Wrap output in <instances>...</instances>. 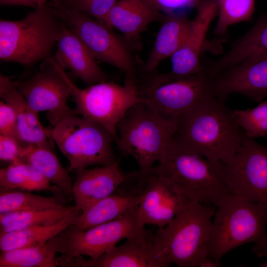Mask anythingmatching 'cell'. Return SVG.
Wrapping results in <instances>:
<instances>
[{
  "label": "cell",
  "mask_w": 267,
  "mask_h": 267,
  "mask_svg": "<svg viewBox=\"0 0 267 267\" xmlns=\"http://www.w3.org/2000/svg\"><path fill=\"white\" fill-rule=\"evenodd\" d=\"M244 134L232 110L213 96L179 120L173 139L212 162L222 164L237 152Z\"/></svg>",
  "instance_id": "cell-1"
},
{
  "label": "cell",
  "mask_w": 267,
  "mask_h": 267,
  "mask_svg": "<svg viewBox=\"0 0 267 267\" xmlns=\"http://www.w3.org/2000/svg\"><path fill=\"white\" fill-rule=\"evenodd\" d=\"M148 173L164 179L186 199L206 205L216 207L224 196L232 193L221 164L212 162L173 138L158 165Z\"/></svg>",
  "instance_id": "cell-2"
},
{
  "label": "cell",
  "mask_w": 267,
  "mask_h": 267,
  "mask_svg": "<svg viewBox=\"0 0 267 267\" xmlns=\"http://www.w3.org/2000/svg\"><path fill=\"white\" fill-rule=\"evenodd\" d=\"M267 206L229 193L220 200L212 220L208 257L218 261L227 252L254 243V253L267 247Z\"/></svg>",
  "instance_id": "cell-3"
},
{
  "label": "cell",
  "mask_w": 267,
  "mask_h": 267,
  "mask_svg": "<svg viewBox=\"0 0 267 267\" xmlns=\"http://www.w3.org/2000/svg\"><path fill=\"white\" fill-rule=\"evenodd\" d=\"M216 207L206 205L183 197L174 219L158 228L153 240L169 266L198 267L208 257L212 218Z\"/></svg>",
  "instance_id": "cell-4"
},
{
  "label": "cell",
  "mask_w": 267,
  "mask_h": 267,
  "mask_svg": "<svg viewBox=\"0 0 267 267\" xmlns=\"http://www.w3.org/2000/svg\"><path fill=\"white\" fill-rule=\"evenodd\" d=\"M62 24L46 4L19 20L0 19V60L29 67L50 57Z\"/></svg>",
  "instance_id": "cell-5"
},
{
  "label": "cell",
  "mask_w": 267,
  "mask_h": 267,
  "mask_svg": "<svg viewBox=\"0 0 267 267\" xmlns=\"http://www.w3.org/2000/svg\"><path fill=\"white\" fill-rule=\"evenodd\" d=\"M178 122L162 117L144 102L131 107L117 126L116 144L121 154L137 162L141 175L147 174L165 153Z\"/></svg>",
  "instance_id": "cell-6"
},
{
  "label": "cell",
  "mask_w": 267,
  "mask_h": 267,
  "mask_svg": "<svg viewBox=\"0 0 267 267\" xmlns=\"http://www.w3.org/2000/svg\"><path fill=\"white\" fill-rule=\"evenodd\" d=\"M138 88L143 102L148 107L164 119L178 123L196 106L216 96L212 78L204 70L187 76L170 72L157 74Z\"/></svg>",
  "instance_id": "cell-7"
},
{
  "label": "cell",
  "mask_w": 267,
  "mask_h": 267,
  "mask_svg": "<svg viewBox=\"0 0 267 267\" xmlns=\"http://www.w3.org/2000/svg\"><path fill=\"white\" fill-rule=\"evenodd\" d=\"M50 134L67 158L70 172L77 173L117 160L112 135L100 125L82 116L73 114L64 117L50 130Z\"/></svg>",
  "instance_id": "cell-8"
},
{
  "label": "cell",
  "mask_w": 267,
  "mask_h": 267,
  "mask_svg": "<svg viewBox=\"0 0 267 267\" xmlns=\"http://www.w3.org/2000/svg\"><path fill=\"white\" fill-rule=\"evenodd\" d=\"M71 96L76 114L102 126L116 143L119 123L131 107L143 102L137 82L128 78L123 85L107 81L80 89L74 84Z\"/></svg>",
  "instance_id": "cell-9"
},
{
  "label": "cell",
  "mask_w": 267,
  "mask_h": 267,
  "mask_svg": "<svg viewBox=\"0 0 267 267\" xmlns=\"http://www.w3.org/2000/svg\"><path fill=\"white\" fill-rule=\"evenodd\" d=\"M53 12L83 41L93 57L122 71L137 81L129 44L113 29L76 9L50 4Z\"/></svg>",
  "instance_id": "cell-10"
},
{
  "label": "cell",
  "mask_w": 267,
  "mask_h": 267,
  "mask_svg": "<svg viewBox=\"0 0 267 267\" xmlns=\"http://www.w3.org/2000/svg\"><path fill=\"white\" fill-rule=\"evenodd\" d=\"M44 61L32 77L13 83L35 111L47 112V119L53 127L64 117L76 114L67 104L74 83L54 57Z\"/></svg>",
  "instance_id": "cell-11"
},
{
  "label": "cell",
  "mask_w": 267,
  "mask_h": 267,
  "mask_svg": "<svg viewBox=\"0 0 267 267\" xmlns=\"http://www.w3.org/2000/svg\"><path fill=\"white\" fill-rule=\"evenodd\" d=\"M221 166L232 193L267 206V146L245 134L238 150Z\"/></svg>",
  "instance_id": "cell-12"
},
{
  "label": "cell",
  "mask_w": 267,
  "mask_h": 267,
  "mask_svg": "<svg viewBox=\"0 0 267 267\" xmlns=\"http://www.w3.org/2000/svg\"><path fill=\"white\" fill-rule=\"evenodd\" d=\"M138 211V205L115 220L83 231L68 227L67 248L63 255H87L95 260L121 240L146 232L148 230L139 221Z\"/></svg>",
  "instance_id": "cell-13"
},
{
  "label": "cell",
  "mask_w": 267,
  "mask_h": 267,
  "mask_svg": "<svg viewBox=\"0 0 267 267\" xmlns=\"http://www.w3.org/2000/svg\"><path fill=\"white\" fill-rule=\"evenodd\" d=\"M152 230L126 239L98 258L87 260L82 255L68 257V267H167L170 266L157 249Z\"/></svg>",
  "instance_id": "cell-14"
},
{
  "label": "cell",
  "mask_w": 267,
  "mask_h": 267,
  "mask_svg": "<svg viewBox=\"0 0 267 267\" xmlns=\"http://www.w3.org/2000/svg\"><path fill=\"white\" fill-rule=\"evenodd\" d=\"M215 95L222 101L234 93L257 102L267 97V53L251 57L212 77Z\"/></svg>",
  "instance_id": "cell-15"
},
{
  "label": "cell",
  "mask_w": 267,
  "mask_h": 267,
  "mask_svg": "<svg viewBox=\"0 0 267 267\" xmlns=\"http://www.w3.org/2000/svg\"><path fill=\"white\" fill-rule=\"evenodd\" d=\"M144 186L141 191L138 205L140 222L156 226H166L175 217L183 199L174 187L164 179L153 174H139Z\"/></svg>",
  "instance_id": "cell-16"
},
{
  "label": "cell",
  "mask_w": 267,
  "mask_h": 267,
  "mask_svg": "<svg viewBox=\"0 0 267 267\" xmlns=\"http://www.w3.org/2000/svg\"><path fill=\"white\" fill-rule=\"evenodd\" d=\"M190 33L180 47L172 56V70L178 76L196 74L203 70L200 56L209 27L218 15V0H205L196 7Z\"/></svg>",
  "instance_id": "cell-17"
},
{
  "label": "cell",
  "mask_w": 267,
  "mask_h": 267,
  "mask_svg": "<svg viewBox=\"0 0 267 267\" xmlns=\"http://www.w3.org/2000/svg\"><path fill=\"white\" fill-rule=\"evenodd\" d=\"M132 175H125L121 172L117 159L106 165L88 168L77 172L72 187L76 209L83 212L114 193Z\"/></svg>",
  "instance_id": "cell-18"
},
{
  "label": "cell",
  "mask_w": 267,
  "mask_h": 267,
  "mask_svg": "<svg viewBox=\"0 0 267 267\" xmlns=\"http://www.w3.org/2000/svg\"><path fill=\"white\" fill-rule=\"evenodd\" d=\"M56 43L54 58L62 68L70 70L88 86L108 81L84 43L63 21Z\"/></svg>",
  "instance_id": "cell-19"
},
{
  "label": "cell",
  "mask_w": 267,
  "mask_h": 267,
  "mask_svg": "<svg viewBox=\"0 0 267 267\" xmlns=\"http://www.w3.org/2000/svg\"><path fill=\"white\" fill-rule=\"evenodd\" d=\"M0 96L14 109L20 141L24 146L33 144L53 149L50 130H46L39 119V113L29 105L10 79L0 75Z\"/></svg>",
  "instance_id": "cell-20"
},
{
  "label": "cell",
  "mask_w": 267,
  "mask_h": 267,
  "mask_svg": "<svg viewBox=\"0 0 267 267\" xmlns=\"http://www.w3.org/2000/svg\"><path fill=\"white\" fill-rule=\"evenodd\" d=\"M163 17L148 0H117L108 13L105 25L121 32L129 44L137 40L151 23Z\"/></svg>",
  "instance_id": "cell-21"
},
{
  "label": "cell",
  "mask_w": 267,
  "mask_h": 267,
  "mask_svg": "<svg viewBox=\"0 0 267 267\" xmlns=\"http://www.w3.org/2000/svg\"><path fill=\"white\" fill-rule=\"evenodd\" d=\"M265 53H267V14L259 18L246 34L233 42L223 56L204 65V70L213 77L251 57Z\"/></svg>",
  "instance_id": "cell-22"
},
{
  "label": "cell",
  "mask_w": 267,
  "mask_h": 267,
  "mask_svg": "<svg viewBox=\"0 0 267 267\" xmlns=\"http://www.w3.org/2000/svg\"><path fill=\"white\" fill-rule=\"evenodd\" d=\"M154 46L145 63V70L154 71L164 59L180 47L191 30L192 21L184 13L165 14Z\"/></svg>",
  "instance_id": "cell-23"
},
{
  "label": "cell",
  "mask_w": 267,
  "mask_h": 267,
  "mask_svg": "<svg viewBox=\"0 0 267 267\" xmlns=\"http://www.w3.org/2000/svg\"><path fill=\"white\" fill-rule=\"evenodd\" d=\"M67 240L65 229L44 244L1 252L0 267H57L56 256L65 253Z\"/></svg>",
  "instance_id": "cell-24"
},
{
  "label": "cell",
  "mask_w": 267,
  "mask_h": 267,
  "mask_svg": "<svg viewBox=\"0 0 267 267\" xmlns=\"http://www.w3.org/2000/svg\"><path fill=\"white\" fill-rule=\"evenodd\" d=\"M142 197L137 194H112L82 212L74 224L69 228L83 231L117 219L139 205Z\"/></svg>",
  "instance_id": "cell-25"
},
{
  "label": "cell",
  "mask_w": 267,
  "mask_h": 267,
  "mask_svg": "<svg viewBox=\"0 0 267 267\" xmlns=\"http://www.w3.org/2000/svg\"><path fill=\"white\" fill-rule=\"evenodd\" d=\"M82 212L75 210L55 223L36 225L7 232L0 236L1 252L39 246L75 224Z\"/></svg>",
  "instance_id": "cell-26"
},
{
  "label": "cell",
  "mask_w": 267,
  "mask_h": 267,
  "mask_svg": "<svg viewBox=\"0 0 267 267\" xmlns=\"http://www.w3.org/2000/svg\"><path fill=\"white\" fill-rule=\"evenodd\" d=\"M18 162L33 166L50 182L59 187L66 196H72L73 183L69 171L61 165L52 148L33 144L24 146Z\"/></svg>",
  "instance_id": "cell-27"
},
{
  "label": "cell",
  "mask_w": 267,
  "mask_h": 267,
  "mask_svg": "<svg viewBox=\"0 0 267 267\" xmlns=\"http://www.w3.org/2000/svg\"><path fill=\"white\" fill-rule=\"evenodd\" d=\"M54 195L45 197L13 190L0 191V214L26 211L44 210L66 205V196L58 186L52 191Z\"/></svg>",
  "instance_id": "cell-28"
},
{
  "label": "cell",
  "mask_w": 267,
  "mask_h": 267,
  "mask_svg": "<svg viewBox=\"0 0 267 267\" xmlns=\"http://www.w3.org/2000/svg\"><path fill=\"white\" fill-rule=\"evenodd\" d=\"M75 210V206L66 205L47 210L0 214V236L28 227L55 223Z\"/></svg>",
  "instance_id": "cell-29"
},
{
  "label": "cell",
  "mask_w": 267,
  "mask_h": 267,
  "mask_svg": "<svg viewBox=\"0 0 267 267\" xmlns=\"http://www.w3.org/2000/svg\"><path fill=\"white\" fill-rule=\"evenodd\" d=\"M50 182L30 164L16 162L0 170V191L51 190Z\"/></svg>",
  "instance_id": "cell-30"
},
{
  "label": "cell",
  "mask_w": 267,
  "mask_h": 267,
  "mask_svg": "<svg viewBox=\"0 0 267 267\" xmlns=\"http://www.w3.org/2000/svg\"><path fill=\"white\" fill-rule=\"evenodd\" d=\"M218 18L214 34L221 37L231 25L252 19L255 0H218Z\"/></svg>",
  "instance_id": "cell-31"
},
{
  "label": "cell",
  "mask_w": 267,
  "mask_h": 267,
  "mask_svg": "<svg viewBox=\"0 0 267 267\" xmlns=\"http://www.w3.org/2000/svg\"><path fill=\"white\" fill-rule=\"evenodd\" d=\"M235 121L246 135L254 138L267 135V100L256 107L232 110Z\"/></svg>",
  "instance_id": "cell-32"
},
{
  "label": "cell",
  "mask_w": 267,
  "mask_h": 267,
  "mask_svg": "<svg viewBox=\"0 0 267 267\" xmlns=\"http://www.w3.org/2000/svg\"><path fill=\"white\" fill-rule=\"evenodd\" d=\"M117 0H63L61 4L83 12L105 25L108 13Z\"/></svg>",
  "instance_id": "cell-33"
},
{
  "label": "cell",
  "mask_w": 267,
  "mask_h": 267,
  "mask_svg": "<svg viewBox=\"0 0 267 267\" xmlns=\"http://www.w3.org/2000/svg\"><path fill=\"white\" fill-rule=\"evenodd\" d=\"M0 134L15 138L21 143L15 112L13 108L3 100L0 101Z\"/></svg>",
  "instance_id": "cell-34"
},
{
  "label": "cell",
  "mask_w": 267,
  "mask_h": 267,
  "mask_svg": "<svg viewBox=\"0 0 267 267\" xmlns=\"http://www.w3.org/2000/svg\"><path fill=\"white\" fill-rule=\"evenodd\" d=\"M155 7L165 14L182 13L196 7L205 0H148Z\"/></svg>",
  "instance_id": "cell-35"
},
{
  "label": "cell",
  "mask_w": 267,
  "mask_h": 267,
  "mask_svg": "<svg viewBox=\"0 0 267 267\" xmlns=\"http://www.w3.org/2000/svg\"><path fill=\"white\" fill-rule=\"evenodd\" d=\"M23 146L15 138L0 134V159L11 164L18 162Z\"/></svg>",
  "instance_id": "cell-36"
},
{
  "label": "cell",
  "mask_w": 267,
  "mask_h": 267,
  "mask_svg": "<svg viewBox=\"0 0 267 267\" xmlns=\"http://www.w3.org/2000/svg\"><path fill=\"white\" fill-rule=\"evenodd\" d=\"M0 4L2 5H20L37 8L38 4L31 0H0Z\"/></svg>",
  "instance_id": "cell-37"
},
{
  "label": "cell",
  "mask_w": 267,
  "mask_h": 267,
  "mask_svg": "<svg viewBox=\"0 0 267 267\" xmlns=\"http://www.w3.org/2000/svg\"><path fill=\"white\" fill-rule=\"evenodd\" d=\"M222 266L220 261L214 260L208 257L202 260L199 263V267H219Z\"/></svg>",
  "instance_id": "cell-38"
},
{
  "label": "cell",
  "mask_w": 267,
  "mask_h": 267,
  "mask_svg": "<svg viewBox=\"0 0 267 267\" xmlns=\"http://www.w3.org/2000/svg\"><path fill=\"white\" fill-rule=\"evenodd\" d=\"M32 1L36 2L38 4V7L42 5L46 4V2L48 0H31ZM53 1V4H61L63 0H52Z\"/></svg>",
  "instance_id": "cell-39"
},
{
  "label": "cell",
  "mask_w": 267,
  "mask_h": 267,
  "mask_svg": "<svg viewBox=\"0 0 267 267\" xmlns=\"http://www.w3.org/2000/svg\"><path fill=\"white\" fill-rule=\"evenodd\" d=\"M255 254L260 257H267V247L265 249L256 253Z\"/></svg>",
  "instance_id": "cell-40"
},
{
  "label": "cell",
  "mask_w": 267,
  "mask_h": 267,
  "mask_svg": "<svg viewBox=\"0 0 267 267\" xmlns=\"http://www.w3.org/2000/svg\"><path fill=\"white\" fill-rule=\"evenodd\" d=\"M260 267H267V263H264L260 266Z\"/></svg>",
  "instance_id": "cell-41"
}]
</instances>
